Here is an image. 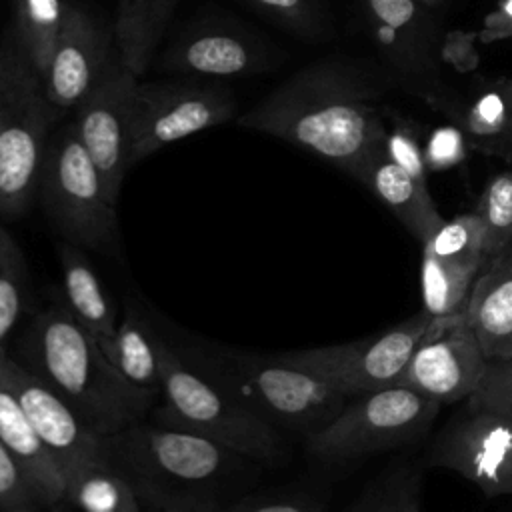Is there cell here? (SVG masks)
<instances>
[{
  "label": "cell",
  "instance_id": "obj_2",
  "mask_svg": "<svg viewBox=\"0 0 512 512\" xmlns=\"http://www.w3.org/2000/svg\"><path fill=\"white\" fill-rule=\"evenodd\" d=\"M48 384L94 432L116 434L152 412L156 398L132 386L60 296L26 314L8 352Z\"/></svg>",
  "mask_w": 512,
  "mask_h": 512
},
{
  "label": "cell",
  "instance_id": "obj_18",
  "mask_svg": "<svg viewBox=\"0 0 512 512\" xmlns=\"http://www.w3.org/2000/svg\"><path fill=\"white\" fill-rule=\"evenodd\" d=\"M466 320L488 360L512 356V246L490 258L478 274Z\"/></svg>",
  "mask_w": 512,
  "mask_h": 512
},
{
  "label": "cell",
  "instance_id": "obj_27",
  "mask_svg": "<svg viewBox=\"0 0 512 512\" xmlns=\"http://www.w3.org/2000/svg\"><path fill=\"white\" fill-rule=\"evenodd\" d=\"M422 252L460 264H480L486 266L490 256L484 248V228L476 212L456 214L442 224L420 244Z\"/></svg>",
  "mask_w": 512,
  "mask_h": 512
},
{
  "label": "cell",
  "instance_id": "obj_31",
  "mask_svg": "<svg viewBox=\"0 0 512 512\" xmlns=\"http://www.w3.org/2000/svg\"><path fill=\"white\" fill-rule=\"evenodd\" d=\"M46 506L16 458L0 442V512H36Z\"/></svg>",
  "mask_w": 512,
  "mask_h": 512
},
{
  "label": "cell",
  "instance_id": "obj_11",
  "mask_svg": "<svg viewBox=\"0 0 512 512\" xmlns=\"http://www.w3.org/2000/svg\"><path fill=\"white\" fill-rule=\"evenodd\" d=\"M486 362L466 314L434 318L396 384L440 406L454 404L476 390Z\"/></svg>",
  "mask_w": 512,
  "mask_h": 512
},
{
  "label": "cell",
  "instance_id": "obj_1",
  "mask_svg": "<svg viewBox=\"0 0 512 512\" xmlns=\"http://www.w3.org/2000/svg\"><path fill=\"white\" fill-rule=\"evenodd\" d=\"M238 124L310 150L352 176L388 130L364 78L336 62L302 68Z\"/></svg>",
  "mask_w": 512,
  "mask_h": 512
},
{
  "label": "cell",
  "instance_id": "obj_19",
  "mask_svg": "<svg viewBox=\"0 0 512 512\" xmlns=\"http://www.w3.org/2000/svg\"><path fill=\"white\" fill-rule=\"evenodd\" d=\"M0 442L16 458L46 506H58L64 494V476L32 428L6 372L0 354Z\"/></svg>",
  "mask_w": 512,
  "mask_h": 512
},
{
  "label": "cell",
  "instance_id": "obj_30",
  "mask_svg": "<svg viewBox=\"0 0 512 512\" xmlns=\"http://www.w3.org/2000/svg\"><path fill=\"white\" fill-rule=\"evenodd\" d=\"M466 408L512 420V356L486 362L476 390L466 398Z\"/></svg>",
  "mask_w": 512,
  "mask_h": 512
},
{
  "label": "cell",
  "instance_id": "obj_16",
  "mask_svg": "<svg viewBox=\"0 0 512 512\" xmlns=\"http://www.w3.org/2000/svg\"><path fill=\"white\" fill-rule=\"evenodd\" d=\"M164 70L202 78H236L270 66V48L248 30L202 24L178 36L164 52Z\"/></svg>",
  "mask_w": 512,
  "mask_h": 512
},
{
  "label": "cell",
  "instance_id": "obj_9",
  "mask_svg": "<svg viewBox=\"0 0 512 512\" xmlns=\"http://www.w3.org/2000/svg\"><path fill=\"white\" fill-rule=\"evenodd\" d=\"M232 90L214 82H138L130 116V166L196 132L234 118Z\"/></svg>",
  "mask_w": 512,
  "mask_h": 512
},
{
  "label": "cell",
  "instance_id": "obj_32",
  "mask_svg": "<svg viewBox=\"0 0 512 512\" xmlns=\"http://www.w3.org/2000/svg\"><path fill=\"white\" fill-rule=\"evenodd\" d=\"M276 24L302 34L318 36L322 32V16L316 0H248Z\"/></svg>",
  "mask_w": 512,
  "mask_h": 512
},
{
  "label": "cell",
  "instance_id": "obj_26",
  "mask_svg": "<svg viewBox=\"0 0 512 512\" xmlns=\"http://www.w3.org/2000/svg\"><path fill=\"white\" fill-rule=\"evenodd\" d=\"M30 276L22 246L0 224V354L8 348L28 314Z\"/></svg>",
  "mask_w": 512,
  "mask_h": 512
},
{
  "label": "cell",
  "instance_id": "obj_35",
  "mask_svg": "<svg viewBox=\"0 0 512 512\" xmlns=\"http://www.w3.org/2000/svg\"><path fill=\"white\" fill-rule=\"evenodd\" d=\"M462 158H464V144H462V138H460L458 132H454V130H450V128L438 130V132L430 138V144H428L426 154H424L426 166L436 168V170L448 168V166L460 162Z\"/></svg>",
  "mask_w": 512,
  "mask_h": 512
},
{
  "label": "cell",
  "instance_id": "obj_14",
  "mask_svg": "<svg viewBox=\"0 0 512 512\" xmlns=\"http://www.w3.org/2000/svg\"><path fill=\"white\" fill-rule=\"evenodd\" d=\"M4 372L32 428L64 478L106 454L104 436L94 432L48 384L10 354H4Z\"/></svg>",
  "mask_w": 512,
  "mask_h": 512
},
{
  "label": "cell",
  "instance_id": "obj_15",
  "mask_svg": "<svg viewBox=\"0 0 512 512\" xmlns=\"http://www.w3.org/2000/svg\"><path fill=\"white\" fill-rule=\"evenodd\" d=\"M116 58L112 28L100 26L86 10L68 6L44 74L46 96L60 112L74 110L100 84Z\"/></svg>",
  "mask_w": 512,
  "mask_h": 512
},
{
  "label": "cell",
  "instance_id": "obj_41",
  "mask_svg": "<svg viewBox=\"0 0 512 512\" xmlns=\"http://www.w3.org/2000/svg\"><path fill=\"white\" fill-rule=\"evenodd\" d=\"M510 86H512V84H510Z\"/></svg>",
  "mask_w": 512,
  "mask_h": 512
},
{
  "label": "cell",
  "instance_id": "obj_28",
  "mask_svg": "<svg viewBox=\"0 0 512 512\" xmlns=\"http://www.w3.org/2000/svg\"><path fill=\"white\" fill-rule=\"evenodd\" d=\"M474 146L486 152H504L512 148V86L484 92L464 118Z\"/></svg>",
  "mask_w": 512,
  "mask_h": 512
},
{
  "label": "cell",
  "instance_id": "obj_4",
  "mask_svg": "<svg viewBox=\"0 0 512 512\" xmlns=\"http://www.w3.org/2000/svg\"><path fill=\"white\" fill-rule=\"evenodd\" d=\"M150 414L156 422L200 434L260 466L284 458L280 432L204 372L184 346L168 340L160 352V390Z\"/></svg>",
  "mask_w": 512,
  "mask_h": 512
},
{
  "label": "cell",
  "instance_id": "obj_23",
  "mask_svg": "<svg viewBox=\"0 0 512 512\" xmlns=\"http://www.w3.org/2000/svg\"><path fill=\"white\" fill-rule=\"evenodd\" d=\"M62 506L72 512H142V502L122 470L104 454L64 478Z\"/></svg>",
  "mask_w": 512,
  "mask_h": 512
},
{
  "label": "cell",
  "instance_id": "obj_20",
  "mask_svg": "<svg viewBox=\"0 0 512 512\" xmlns=\"http://www.w3.org/2000/svg\"><path fill=\"white\" fill-rule=\"evenodd\" d=\"M162 344L164 338L134 300H126L112 336L100 342L112 366L152 398H158L160 390Z\"/></svg>",
  "mask_w": 512,
  "mask_h": 512
},
{
  "label": "cell",
  "instance_id": "obj_5",
  "mask_svg": "<svg viewBox=\"0 0 512 512\" xmlns=\"http://www.w3.org/2000/svg\"><path fill=\"white\" fill-rule=\"evenodd\" d=\"M192 360L264 422L306 438L332 422L350 400L320 376L286 362L226 348L186 346Z\"/></svg>",
  "mask_w": 512,
  "mask_h": 512
},
{
  "label": "cell",
  "instance_id": "obj_10",
  "mask_svg": "<svg viewBox=\"0 0 512 512\" xmlns=\"http://www.w3.org/2000/svg\"><path fill=\"white\" fill-rule=\"evenodd\" d=\"M432 322L434 318L422 310L402 324L370 338L290 350L280 356L320 376L344 396L356 398L396 384Z\"/></svg>",
  "mask_w": 512,
  "mask_h": 512
},
{
  "label": "cell",
  "instance_id": "obj_21",
  "mask_svg": "<svg viewBox=\"0 0 512 512\" xmlns=\"http://www.w3.org/2000/svg\"><path fill=\"white\" fill-rule=\"evenodd\" d=\"M58 262L62 274V302L98 342H104L112 336L120 316L106 286L88 260L86 250L60 240Z\"/></svg>",
  "mask_w": 512,
  "mask_h": 512
},
{
  "label": "cell",
  "instance_id": "obj_25",
  "mask_svg": "<svg viewBox=\"0 0 512 512\" xmlns=\"http://www.w3.org/2000/svg\"><path fill=\"white\" fill-rule=\"evenodd\" d=\"M66 8L62 0H12V36L42 78L56 50Z\"/></svg>",
  "mask_w": 512,
  "mask_h": 512
},
{
  "label": "cell",
  "instance_id": "obj_3",
  "mask_svg": "<svg viewBox=\"0 0 512 512\" xmlns=\"http://www.w3.org/2000/svg\"><path fill=\"white\" fill-rule=\"evenodd\" d=\"M108 458L154 512H216L236 500L248 466L234 450L190 430L140 420L104 436Z\"/></svg>",
  "mask_w": 512,
  "mask_h": 512
},
{
  "label": "cell",
  "instance_id": "obj_33",
  "mask_svg": "<svg viewBox=\"0 0 512 512\" xmlns=\"http://www.w3.org/2000/svg\"><path fill=\"white\" fill-rule=\"evenodd\" d=\"M216 512H322V508L298 494H244Z\"/></svg>",
  "mask_w": 512,
  "mask_h": 512
},
{
  "label": "cell",
  "instance_id": "obj_29",
  "mask_svg": "<svg viewBox=\"0 0 512 512\" xmlns=\"http://www.w3.org/2000/svg\"><path fill=\"white\" fill-rule=\"evenodd\" d=\"M484 228V248L490 258L512 246V170L494 174L474 210Z\"/></svg>",
  "mask_w": 512,
  "mask_h": 512
},
{
  "label": "cell",
  "instance_id": "obj_36",
  "mask_svg": "<svg viewBox=\"0 0 512 512\" xmlns=\"http://www.w3.org/2000/svg\"><path fill=\"white\" fill-rule=\"evenodd\" d=\"M368 512H420L418 482L414 478L396 482L384 490V498L372 504Z\"/></svg>",
  "mask_w": 512,
  "mask_h": 512
},
{
  "label": "cell",
  "instance_id": "obj_22",
  "mask_svg": "<svg viewBox=\"0 0 512 512\" xmlns=\"http://www.w3.org/2000/svg\"><path fill=\"white\" fill-rule=\"evenodd\" d=\"M178 0H120L114 18V44L120 62L142 76L152 62Z\"/></svg>",
  "mask_w": 512,
  "mask_h": 512
},
{
  "label": "cell",
  "instance_id": "obj_40",
  "mask_svg": "<svg viewBox=\"0 0 512 512\" xmlns=\"http://www.w3.org/2000/svg\"><path fill=\"white\" fill-rule=\"evenodd\" d=\"M420 2H424V4H436V2H442V0H420Z\"/></svg>",
  "mask_w": 512,
  "mask_h": 512
},
{
  "label": "cell",
  "instance_id": "obj_13",
  "mask_svg": "<svg viewBox=\"0 0 512 512\" xmlns=\"http://www.w3.org/2000/svg\"><path fill=\"white\" fill-rule=\"evenodd\" d=\"M136 86L138 76L116 58L100 84L74 108L78 138L96 164L114 204H118L130 168V116Z\"/></svg>",
  "mask_w": 512,
  "mask_h": 512
},
{
  "label": "cell",
  "instance_id": "obj_6",
  "mask_svg": "<svg viewBox=\"0 0 512 512\" xmlns=\"http://www.w3.org/2000/svg\"><path fill=\"white\" fill-rule=\"evenodd\" d=\"M0 80V218L16 220L38 196L48 132L62 112L12 34L0 44Z\"/></svg>",
  "mask_w": 512,
  "mask_h": 512
},
{
  "label": "cell",
  "instance_id": "obj_39",
  "mask_svg": "<svg viewBox=\"0 0 512 512\" xmlns=\"http://www.w3.org/2000/svg\"><path fill=\"white\" fill-rule=\"evenodd\" d=\"M2 100L4 96H2V80H0V116H2Z\"/></svg>",
  "mask_w": 512,
  "mask_h": 512
},
{
  "label": "cell",
  "instance_id": "obj_17",
  "mask_svg": "<svg viewBox=\"0 0 512 512\" xmlns=\"http://www.w3.org/2000/svg\"><path fill=\"white\" fill-rule=\"evenodd\" d=\"M368 186L402 222V226L422 244L444 220L426 184L412 178L384 150L380 142L354 174Z\"/></svg>",
  "mask_w": 512,
  "mask_h": 512
},
{
  "label": "cell",
  "instance_id": "obj_7",
  "mask_svg": "<svg viewBox=\"0 0 512 512\" xmlns=\"http://www.w3.org/2000/svg\"><path fill=\"white\" fill-rule=\"evenodd\" d=\"M38 198L62 242L86 252H104L116 244V204L110 200L74 124L48 142Z\"/></svg>",
  "mask_w": 512,
  "mask_h": 512
},
{
  "label": "cell",
  "instance_id": "obj_37",
  "mask_svg": "<svg viewBox=\"0 0 512 512\" xmlns=\"http://www.w3.org/2000/svg\"><path fill=\"white\" fill-rule=\"evenodd\" d=\"M372 16L386 28H402L416 16V0H366Z\"/></svg>",
  "mask_w": 512,
  "mask_h": 512
},
{
  "label": "cell",
  "instance_id": "obj_12",
  "mask_svg": "<svg viewBox=\"0 0 512 512\" xmlns=\"http://www.w3.org/2000/svg\"><path fill=\"white\" fill-rule=\"evenodd\" d=\"M426 460L466 478L486 496H512V420L466 408L436 436Z\"/></svg>",
  "mask_w": 512,
  "mask_h": 512
},
{
  "label": "cell",
  "instance_id": "obj_34",
  "mask_svg": "<svg viewBox=\"0 0 512 512\" xmlns=\"http://www.w3.org/2000/svg\"><path fill=\"white\" fill-rule=\"evenodd\" d=\"M386 154L404 168L412 178L426 184V160L418 146V140L412 136L408 128H392L386 130V136L382 140Z\"/></svg>",
  "mask_w": 512,
  "mask_h": 512
},
{
  "label": "cell",
  "instance_id": "obj_8",
  "mask_svg": "<svg viewBox=\"0 0 512 512\" xmlns=\"http://www.w3.org/2000/svg\"><path fill=\"white\" fill-rule=\"evenodd\" d=\"M440 404L392 384L350 398L338 416L306 438L308 454L324 464H344L392 450L430 428Z\"/></svg>",
  "mask_w": 512,
  "mask_h": 512
},
{
  "label": "cell",
  "instance_id": "obj_24",
  "mask_svg": "<svg viewBox=\"0 0 512 512\" xmlns=\"http://www.w3.org/2000/svg\"><path fill=\"white\" fill-rule=\"evenodd\" d=\"M482 270L484 266L480 264L446 262L422 252V262H420L422 310L432 318L466 314L474 282Z\"/></svg>",
  "mask_w": 512,
  "mask_h": 512
},
{
  "label": "cell",
  "instance_id": "obj_38",
  "mask_svg": "<svg viewBox=\"0 0 512 512\" xmlns=\"http://www.w3.org/2000/svg\"><path fill=\"white\" fill-rule=\"evenodd\" d=\"M36 512H72V510H68L66 506L58 504V506H42V508H38Z\"/></svg>",
  "mask_w": 512,
  "mask_h": 512
}]
</instances>
